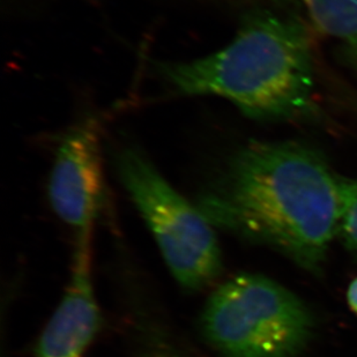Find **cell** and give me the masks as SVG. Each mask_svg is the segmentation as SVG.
<instances>
[{"instance_id":"9","label":"cell","mask_w":357,"mask_h":357,"mask_svg":"<svg viewBox=\"0 0 357 357\" xmlns=\"http://www.w3.org/2000/svg\"><path fill=\"white\" fill-rule=\"evenodd\" d=\"M347 301L351 311L357 314V278L348 287Z\"/></svg>"},{"instance_id":"7","label":"cell","mask_w":357,"mask_h":357,"mask_svg":"<svg viewBox=\"0 0 357 357\" xmlns=\"http://www.w3.org/2000/svg\"><path fill=\"white\" fill-rule=\"evenodd\" d=\"M296 3L321 34L344 44L357 36V0H271Z\"/></svg>"},{"instance_id":"8","label":"cell","mask_w":357,"mask_h":357,"mask_svg":"<svg viewBox=\"0 0 357 357\" xmlns=\"http://www.w3.org/2000/svg\"><path fill=\"white\" fill-rule=\"evenodd\" d=\"M339 233L346 245L357 253V178H344Z\"/></svg>"},{"instance_id":"1","label":"cell","mask_w":357,"mask_h":357,"mask_svg":"<svg viewBox=\"0 0 357 357\" xmlns=\"http://www.w3.org/2000/svg\"><path fill=\"white\" fill-rule=\"evenodd\" d=\"M344 178L311 146L250 142L237 151L198 207L213 226L277 248L319 270L339 233Z\"/></svg>"},{"instance_id":"4","label":"cell","mask_w":357,"mask_h":357,"mask_svg":"<svg viewBox=\"0 0 357 357\" xmlns=\"http://www.w3.org/2000/svg\"><path fill=\"white\" fill-rule=\"evenodd\" d=\"M116 165L177 282L185 289L200 290L215 281L222 270L219 241L198 206L174 189L137 147L121 149Z\"/></svg>"},{"instance_id":"3","label":"cell","mask_w":357,"mask_h":357,"mask_svg":"<svg viewBox=\"0 0 357 357\" xmlns=\"http://www.w3.org/2000/svg\"><path fill=\"white\" fill-rule=\"evenodd\" d=\"M314 317L300 297L268 278L241 273L206 302V340L223 357H296L314 333Z\"/></svg>"},{"instance_id":"5","label":"cell","mask_w":357,"mask_h":357,"mask_svg":"<svg viewBox=\"0 0 357 357\" xmlns=\"http://www.w3.org/2000/svg\"><path fill=\"white\" fill-rule=\"evenodd\" d=\"M47 195L54 212L77 234L93 229L105 200L98 119L79 121L65 133L54 155Z\"/></svg>"},{"instance_id":"2","label":"cell","mask_w":357,"mask_h":357,"mask_svg":"<svg viewBox=\"0 0 357 357\" xmlns=\"http://www.w3.org/2000/svg\"><path fill=\"white\" fill-rule=\"evenodd\" d=\"M158 73L177 95L221 98L258 121L297 119L314 105L307 31L300 21L268 10L251 14L214 54L160 63Z\"/></svg>"},{"instance_id":"6","label":"cell","mask_w":357,"mask_h":357,"mask_svg":"<svg viewBox=\"0 0 357 357\" xmlns=\"http://www.w3.org/2000/svg\"><path fill=\"white\" fill-rule=\"evenodd\" d=\"M91 233L77 234L71 279L40 334L36 357H84L101 326L91 281Z\"/></svg>"},{"instance_id":"10","label":"cell","mask_w":357,"mask_h":357,"mask_svg":"<svg viewBox=\"0 0 357 357\" xmlns=\"http://www.w3.org/2000/svg\"><path fill=\"white\" fill-rule=\"evenodd\" d=\"M346 45H347L349 54H351V58L354 59L355 63L357 64V36L356 38H353L351 42H348Z\"/></svg>"},{"instance_id":"11","label":"cell","mask_w":357,"mask_h":357,"mask_svg":"<svg viewBox=\"0 0 357 357\" xmlns=\"http://www.w3.org/2000/svg\"><path fill=\"white\" fill-rule=\"evenodd\" d=\"M170 357H178V356H170Z\"/></svg>"}]
</instances>
